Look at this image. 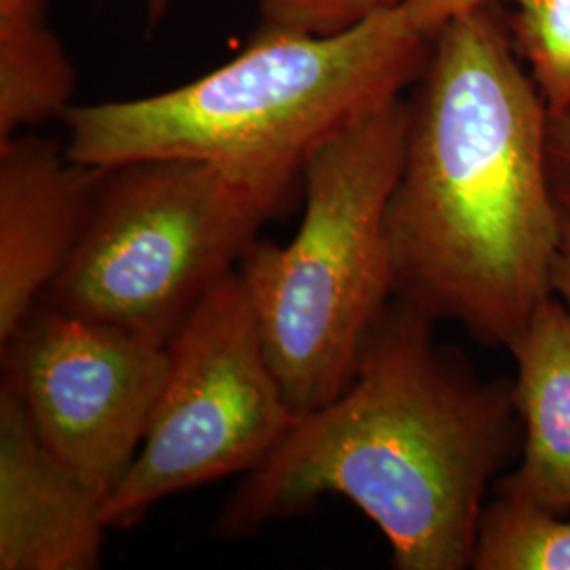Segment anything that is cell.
Returning <instances> with one entry per match:
<instances>
[{
    "mask_svg": "<svg viewBox=\"0 0 570 570\" xmlns=\"http://www.w3.org/2000/svg\"><path fill=\"white\" fill-rule=\"evenodd\" d=\"M292 195L195 159L98 167L81 242L41 303L167 345Z\"/></svg>",
    "mask_w": 570,
    "mask_h": 570,
    "instance_id": "5",
    "label": "cell"
},
{
    "mask_svg": "<svg viewBox=\"0 0 570 570\" xmlns=\"http://www.w3.org/2000/svg\"><path fill=\"white\" fill-rule=\"evenodd\" d=\"M433 324L395 298L353 381L245 475L216 532L247 537L343 497L385 534L395 569H471L489 490L522 449V421L513 379H478Z\"/></svg>",
    "mask_w": 570,
    "mask_h": 570,
    "instance_id": "2",
    "label": "cell"
},
{
    "mask_svg": "<svg viewBox=\"0 0 570 570\" xmlns=\"http://www.w3.org/2000/svg\"><path fill=\"white\" fill-rule=\"evenodd\" d=\"M410 127L402 96L370 110L305 165V214L285 245L256 242L239 271L268 362L298 416L353 381L395 301L385 214Z\"/></svg>",
    "mask_w": 570,
    "mask_h": 570,
    "instance_id": "4",
    "label": "cell"
},
{
    "mask_svg": "<svg viewBox=\"0 0 570 570\" xmlns=\"http://www.w3.org/2000/svg\"><path fill=\"white\" fill-rule=\"evenodd\" d=\"M400 0H261L263 20L301 28L313 35H334L370 13Z\"/></svg>",
    "mask_w": 570,
    "mask_h": 570,
    "instance_id": "14",
    "label": "cell"
},
{
    "mask_svg": "<svg viewBox=\"0 0 570 570\" xmlns=\"http://www.w3.org/2000/svg\"><path fill=\"white\" fill-rule=\"evenodd\" d=\"M104 501L42 444L28 410L0 385V570H94Z\"/></svg>",
    "mask_w": 570,
    "mask_h": 570,
    "instance_id": "9",
    "label": "cell"
},
{
    "mask_svg": "<svg viewBox=\"0 0 570 570\" xmlns=\"http://www.w3.org/2000/svg\"><path fill=\"white\" fill-rule=\"evenodd\" d=\"M98 167L37 136L0 140V345L7 343L81 242Z\"/></svg>",
    "mask_w": 570,
    "mask_h": 570,
    "instance_id": "8",
    "label": "cell"
},
{
    "mask_svg": "<svg viewBox=\"0 0 570 570\" xmlns=\"http://www.w3.org/2000/svg\"><path fill=\"white\" fill-rule=\"evenodd\" d=\"M471 569L570 570V520L494 497L480 518Z\"/></svg>",
    "mask_w": 570,
    "mask_h": 570,
    "instance_id": "12",
    "label": "cell"
},
{
    "mask_svg": "<svg viewBox=\"0 0 570 570\" xmlns=\"http://www.w3.org/2000/svg\"><path fill=\"white\" fill-rule=\"evenodd\" d=\"M548 169L553 195L562 212L570 216V115H550Z\"/></svg>",
    "mask_w": 570,
    "mask_h": 570,
    "instance_id": "16",
    "label": "cell"
},
{
    "mask_svg": "<svg viewBox=\"0 0 570 570\" xmlns=\"http://www.w3.org/2000/svg\"><path fill=\"white\" fill-rule=\"evenodd\" d=\"M551 287H553V296H558L570 308V216L567 214H564L562 242L551 268Z\"/></svg>",
    "mask_w": 570,
    "mask_h": 570,
    "instance_id": "17",
    "label": "cell"
},
{
    "mask_svg": "<svg viewBox=\"0 0 570 570\" xmlns=\"http://www.w3.org/2000/svg\"><path fill=\"white\" fill-rule=\"evenodd\" d=\"M419 85L385 214L395 298L510 351L553 296L550 110L499 2L438 32Z\"/></svg>",
    "mask_w": 570,
    "mask_h": 570,
    "instance_id": "1",
    "label": "cell"
},
{
    "mask_svg": "<svg viewBox=\"0 0 570 570\" xmlns=\"http://www.w3.org/2000/svg\"><path fill=\"white\" fill-rule=\"evenodd\" d=\"M171 0H150V20L157 21L165 13Z\"/></svg>",
    "mask_w": 570,
    "mask_h": 570,
    "instance_id": "18",
    "label": "cell"
},
{
    "mask_svg": "<svg viewBox=\"0 0 570 570\" xmlns=\"http://www.w3.org/2000/svg\"><path fill=\"white\" fill-rule=\"evenodd\" d=\"M492 2L508 0H400L407 20L416 28V32H421L431 41L444 26H449L450 21Z\"/></svg>",
    "mask_w": 570,
    "mask_h": 570,
    "instance_id": "15",
    "label": "cell"
},
{
    "mask_svg": "<svg viewBox=\"0 0 570 570\" xmlns=\"http://www.w3.org/2000/svg\"><path fill=\"white\" fill-rule=\"evenodd\" d=\"M2 383L42 444L106 501L140 452L167 345L41 303L2 343Z\"/></svg>",
    "mask_w": 570,
    "mask_h": 570,
    "instance_id": "7",
    "label": "cell"
},
{
    "mask_svg": "<svg viewBox=\"0 0 570 570\" xmlns=\"http://www.w3.org/2000/svg\"><path fill=\"white\" fill-rule=\"evenodd\" d=\"M522 421L520 465L494 482V497L556 515L570 513V308L551 296L510 348Z\"/></svg>",
    "mask_w": 570,
    "mask_h": 570,
    "instance_id": "10",
    "label": "cell"
},
{
    "mask_svg": "<svg viewBox=\"0 0 570 570\" xmlns=\"http://www.w3.org/2000/svg\"><path fill=\"white\" fill-rule=\"evenodd\" d=\"M511 41L551 117L570 115V0H508Z\"/></svg>",
    "mask_w": 570,
    "mask_h": 570,
    "instance_id": "13",
    "label": "cell"
},
{
    "mask_svg": "<svg viewBox=\"0 0 570 570\" xmlns=\"http://www.w3.org/2000/svg\"><path fill=\"white\" fill-rule=\"evenodd\" d=\"M75 68L49 26L47 0H0V140L63 119Z\"/></svg>",
    "mask_w": 570,
    "mask_h": 570,
    "instance_id": "11",
    "label": "cell"
},
{
    "mask_svg": "<svg viewBox=\"0 0 570 570\" xmlns=\"http://www.w3.org/2000/svg\"><path fill=\"white\" fill-rule=\"evenodd\" d=\"M431 42L400 2L334 35L265 21L237 58L197 81L72 104L66 153L87 167L195 159L294 193L324 144L421 81Z\"/></svg>",
    "mask_w": 570,
    "mask_h": 570,
    "instance_id": "3",
    "label": "cell"
},
{
    "mask_svg": "<svg viewBox=\"0 0 570 570\" xmlns=\"http://www.w3.org/2000/svg\"><path fill=\"white\" fill-rule=\"evenodd\" d=\"M301 416L268 362L242 271L214 285L167 343V374L121 484L104 501L110 529H131L167 497L252 473Z\"/></svg>",
    "mask_w": 570,
    "mask_h": 570,
    "instance_id": "6",
    "label": "cell"
}]
</instances>
